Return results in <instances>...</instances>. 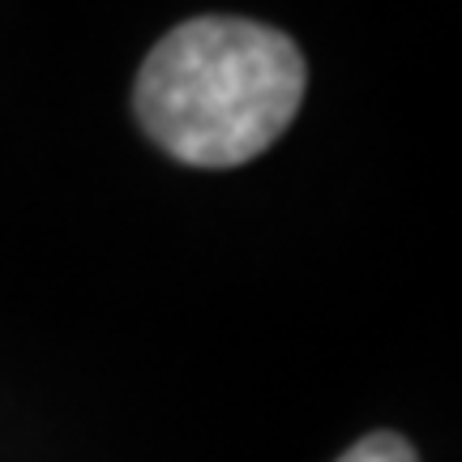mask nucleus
I'll use <instances>...</instances> for the list:
<instances>
[{
  "instance_id": "f03ea898",
  "label": "nucleus",
  "mask_w": 462,
  "mask_h": 462,
  "mask_svg": "<svg viewBox=\"0 0 462 462\" xmlns=\"http://www.w3.org/2000/svg\"><path fill=\"white\" fill-rule=\"evenodd\" d=\"M334 462H420V454L411 449L407 437H398L390 429H377V432H368V437H360L356 446L346 449V454H338Z\"/></svg>"
},
{
  "instance_id": "f257e3e1",
  "label": "nucleus",
  "mask_w": 462,
  "mask_h": 462,
  "mask_svg": "<svg viewBox=\"0 0 462 462\" xmlns=\"http://www.w3.org/2000/svg\"><path fill=\"white\" fill-rule=\"evenodd\" d=\"M309 60L291 34L253 17H189L146 51L133 116L154 146L189 167H240L291 129Z\"/></svg>"
}]
</instances>
